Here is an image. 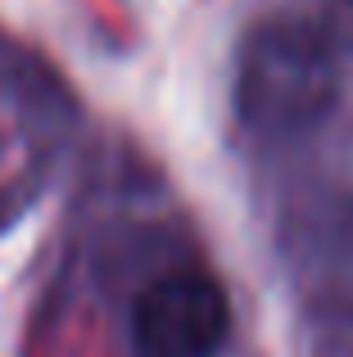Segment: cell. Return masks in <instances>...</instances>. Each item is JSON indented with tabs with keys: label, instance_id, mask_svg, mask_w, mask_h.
<instances>
[{
	"label": "cell",
	"instance_id": "1",
	"mask_svg": "<svg viewBox=\"0 0 353 357\" xmlns=\"http://www.w3.org/2000/svg\"><path fill=\"white\" fill-rule=\"evenodd\" d=\"M231 100L258 140L308 136L340 105V45L313 18H263L240 45Z\"/></svg>",
	"mask_w": 353,
	"mask_h": 357
},
{
	"label": "cell",
	"instance_id": "2",
	"mask_svg": "<svg viewBox=\"0 0 353 357\" xmlns=\"http://www.w3.org/2000/svg\"><path fill=\"white\" fill-rule=\"evenodd\" d=\"M294 267L303 298V331L313 357H353V195L317 204L294 231Z\"/></svg>",
	"mask_w": 353,
	"mask_h": 357
},
{
	"label": "cell",
	"instance_id": "3",
	"mask_svg": "<svg viewBox=\"0 0 353 357\" xmlns=\"http://www.w3.org/2000/svg\"><path fill=\"white\" fill-rule=\"evenodd\" d=\"M231 340V298L209 271H168L132 303L136 357H218Z\"/></svg>",
	"mask_w": 353,
	"mask_h": 357
},
{
	"label": "cell",
	"instance_id": "4",
	"mask_svg": "<svg viewBox=\"0 0 353 357\" xmlns=\"http://www.w3.org/2000/svg\"><path fill=\"white\" fill-rule=\"evenodd\" d=\"M322 27L336 45L353 50V0H322Z\"/></svg>",
	"mask_w": 353,
	"mask_h": 357
}]
</instances>
